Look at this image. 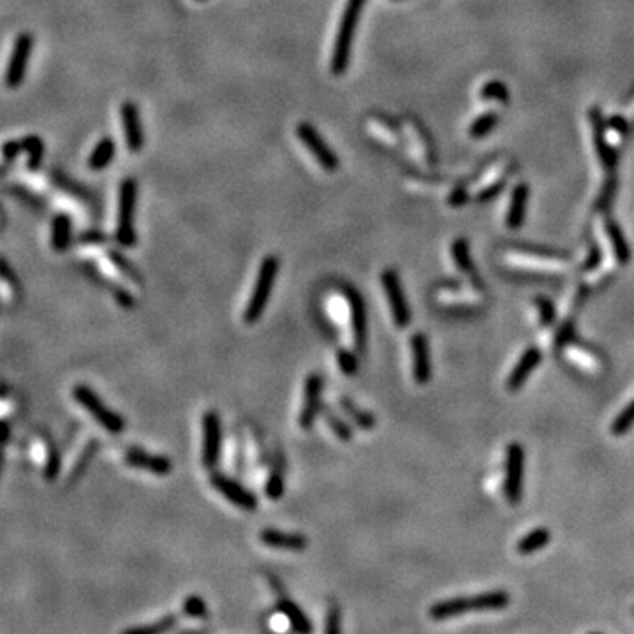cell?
<instances>
[{"instance_id": "obj_31", "label": "cell", "mask_w": 634, "mask_h": 634, "mask_svg": "<svg viewBox=\"0 0 634 634\" xmlns=\"http://www.w3.org/2000/svg\"><path fill=\"white\" fill-rule=\"evenodd\" d=\"M453 260H455V264L458 266V270L462 273L471 275L474 271V266H472V260H471V252H469V244L464 240V238H458L455 244H453Z\"/></svg>"}, {"instance_id": "obj_6", "label": "cell", "mask_w": 634, "mask_h": 634, "mask_svg": "<svg viewBox=\"0 0 634 634\" xmlns=\"http://www.w3.org/2000/svg\"><path fill=\"white\" fill-rule=\"evenodd\" d=\"M201 464L206 471H213L219 464L222 448V422L217 410H206L201 419Z\"/></svg>"}, {"instance_id": "obj_17", "label": "cell", "mask_w": 634, "mask_h": 634, "mask_svg": "<svg viewBox=\"0 0 634 634\" xmlns=\"http://www.w3.org/2000/svg\"><path fill=\"white\" fill-rule=\"evenodd\" d=\"M410 351H413V375L419 386H425L432 377V363H430V347L426 335L414 333L410 338Z\"/></svg>"}, {"instance_id": "obj_29", "label": "cell", "mask_w": 634, "mask_h": 634, "mask_svg": "<svg viewBox=\"0 0 634 634\" xmlns=\"http://www.w3.org/2000/svg\"><path fill=\"white\" fill-rule=\"evenodd\" d=\"M108 257L113 263V266L116 268V271L124 275L125 279L134 282L136 286H141V284H143V277H141V273L138 271V268H136L125 255H122L118 251H109Z\"/></svg>"}, {"instance_id": "obj_12", "label": "cell", "mask_w": 634, "mask_h": 634, "mask_svg": "<svg viewBox=\"0 0 634 634\" xmlns=\"http://www.w3.org/2000/svg\"><path fill=\"white\" fill-rule=\"evenodd\" d=\"M34 50V37L28 32L19 34L15 41L12 48L11 60H9L8 73H6V85L9 89H18L27 74L28 62H30V55Z\"/></svg>"}, {"instance_id": "obj_28", "label": "cell", "mask_w": 634, "mask_h": 634, "mask_svg": "<svg viewBox=\"0 0 634 634\" xmlns=\"http://www.w3.org/2000/svg\"><path fill=\"white\" fill-rule=\"evenodd\" d=\"M284 491H286L284 464L277 462L266 478V483H264V495H266L270 500H279L284 497Z\"/></svg>"}, {"instance_id": "obj_4", "label": "cell", "mask_w": 634, "mask_h": 634, "mask_svg": "<svg viewBox=\"0 0 634 634\" xmlns=\"http://www.w3.org/2000/svg\"><path fill=\"white\" fill-rule=\"evenodd\" d=\"M138 183L134 178H124L118 192V217H116V244L124 248H132L138 244V235L134 229V210Z\"/></svg>"}, {"instance_id": "obj_34", "label": "cell", "mask_w": 634, "mask_h": 634, "mask_svg": "<svg viewBox=\"0 0 634 634\" xmlns=\"http://www.w3.org/2000/svg\"><path fill=\"white\" fill-rule=\"evenodd\" d=\"M96 449H97V442L96 441H90L89 446H87V448L83 449L82 455H80V458L76 460V464H74L73 472H71V476H69V480L76 481V480H80V478H82L83 472H85L87 467H89L90 460H92Z\"/></svg>"}, {"instance_id": "obj_13", "label": "cell", "mask_w": 634, "mask_h": 634, "mask_svg": "<svg viewBox=\"0 0 634 634\" xmlns=\"http://www.w3.org/2000/svg\"><path fill=\"white\" fill-rule=\"evenodd\" d=\"M345 298L349 303V319H351V333L352 342H354L356 352H365L367 349V309H365L363 298L354 287L345 289Z\"/></svg>"}, {"instance_id": "obj_35", "label": "cell", "mask_w": 634, "mask_h": 634, "mask_svg": "<svg viewBox=\"0 0 634 634\" xmlns=\"http://www.w3.org/2000/svg\"><path fill=\"white\" fill-rule=\"evenodd\" d=\"M497 122H499V118H497L495 113H488V115L480 116V118L472 124L471 136L472 138H481V136L488 134V132L497 125Z\"/></svg>"}, {"instance_id": "obj_40", "label": "cell", "mask_w": 634, "mask_h": 634, "mask_svg": "<svg viewBox=\"0 0 634 634\" xmlns=\"http://www.w3.org/2000/svg\"><path fill=\"white\" fill-rule=\"evenodd\" d=\"M21 152H24V143H21V141L11 140V141H8V143H4V147H2V155H4V171H6V167H8L9 164H11L12 161H15V158L21 154Z\"/></svg>"}, {"instance_id": "obj_10", "label": "cell", "mask_w": 634, "mask_h": 634, "mask_svg": "<svg viewBox=\"0 0 634 634\" xmlns=\"http://www.w3.org/2000/svg\"><path fill=\"white\" fill-rule=\"evenodd\" d=\"M210 484H212L213 490H217L219 493L224 497L226 500L236 506L238 509L242 511H252L257 509V497H255L254 491L248 490L247 487L240 483V481L233 480L229 476L226 474H219V472H213L210 476Z\"/></svg>"}, {"instance_id": "obj_20", "label": "cell", "mask_w": 634, "mask_h": 634, "mask_svg": "<svg viewBox=\"0 0 634 634\" xmlns=\"http://www.w3.org/2000/svg\"><path fill=\"white\" fill-rule=\"evenodd\" d=\"M277 606H279L280 613L287 619V622L291 624L293 631H296V634H312V624H310L309 617L294 601L280 597Z\"/></svg>"}, {"instance_id": "obj_1", "label": "cell", "mask_w": 634, "mask_h": 634, "mask_svg": "<svg viewBox=\"0 0 634 634\" xmlns=\"http://www.w3.org/2000/svg\"><path fill=\"white\" fill-rule=\"evenodd\" d=\"M511 597L506 590H490L471 597H451L439 601L430 608L433 620H448L472 611H500L506 610Z\"/></svg>"}, {"instance_id": "obj_36", "label": "cell", "mask_w": 634, "mask_h": 634, "mask_svg": "<svg viewBox=\"0 0 634 634\" xmlns=\"http://www.w3.org/2000/svg\"><path fill=\"white\" fill-rule=\"evenodd\" d=\"M325 634H342V613L338 606H332L328 610Z\"/></svg>"}, {"instance_id": "obj_14", "label": "cell", "mask_w": 634, "mask_h": 634, "mask_svg": "<svg viewBox=\"0 0 634 634\" xmlns=\"http://www.w3.org/2000/svg\"><path fill=\"white\" fill-rule=\"evenodd\" d=\"M124 462L127 464V467L138 469V471H145L148 474L154 476H167L173 471V462L164 455H152L147 449L143 448H127L124 451Z\"/></svg>"}, {"instance_id": "obj_38", "label": "cell", "mask_w": 634, "mask_h": 634, "mask_svg": "<svg viewBox=\"0 0 634 634\" xmlns=\"http://www.w3.org/2000/svg\"><path fill=\"white\" fill-rule=\"evenodd\" d=\"M536 305L539 309V317H541L543 326H552L553 321H555V307H553V303L546 298H538L536 300Z\"/></svg>"}, {"instance_id": "obj_8", "label": "cell", "mask_w": 634, "mask_h": 634, "mask_svg": "<svg viewBox=\"0 0 634 634\" xmlns=\"http://www.w3.org/2000/svg\"><path fill=\"white\" fill-rule=\"evenodd\" d=\"M296 134H298V138L303 143V147H305L307 150L312 154V157L316 158L317 164H319L323 170L328 171V173H335V171L338 170V166H341V161H338V157H336L335 152L329 148V145L326 143L325 138L317 132V129L314 127L312 124H309V122H302V124H298V127H296Z\"/></svg>"}, {"instance_id": "obj_18", "label": "cell", "mask_w": 634, "mask_h": 634, "mask_svg": "<svg viewBox=\"0 0 634 634\" xmlns=\"http://www.w3.org/2000/svg\"><path fill=\"white\" fill-rule=\"evenodd\" d=\"M541 358H543V354L538 347L527 349V351L523 352L522 358L518 360V363L514 365V368L509 374V377H507V381H506L507 390L509 391L520 390V388L525 384L527 377H529V375L536 370V367L541 363Z\"/></svg>"}, {"instance_id": "obj_30", "label": "cell", "mask_w": 634, "mask_h": 634, "mask_svg": "<svg viewBox=\"0 0 634 634\" xmlns=\"http://www.w3.org/2000/svg\"><path fill=\"white\" fill-rule=\"evenodd\" d=\"M174 624H176V615H167L163 617L161 620H155V622L152 624L129 627V629L122 631V634H166Z\"/></svg>"}, {"instance_id": "obj_33", "label": "cell", "mask_w": 634, "mask_h": 634, "mask_svg": "<svg viewBox=\"0 0 634 634\" xmlns=\"http://www.w3.org/2000/svg\"><path fill=\"white\" fill-rule=\"evenodd\" d=\"M336 363H338V367H341L344 375L358 374V367H360V363H358V356H356V352L351 351V349H338V351H336Z\"/></svg>"}, {"instance_id": "obj_5", "label": "cell", "mask_w": 634, "mask_h": 634, "mask_svg": "<svg viewBox=\"0 0 634 634\" xmlns=\"http://www.w3.org/2000/svg\"><path fill=\"white\" fill-rule=\"evenodd\" d=\"M73 399L76 400L78 406H82L96 419L97 425L105 428L108 433L118 435V433L125 430V419L118 413L109 409L102 402L101 397L92 388L87 386V384H78V386L73 388Z\"/></svg>"}, {"instance_id": "obj_22", "label": "cell", "mask_w": 634, "mask_h": 634, "mask_svg": "<svg viewBox=\"0 0 634 634\" xmlns=\"http://www.w3.org/2000/svg\"><path fill=\"white\" fill-rule=\"evenodd\" d=\"M338 404H341V409L344 410L345 416H347V418L354 423V426L365 430V432L375 428L377 422H375L374 414L368 413L367 409H361V407L358 406L354 400H351L349 397H341Z\"/></svg>"}, {"instance_id": "obj_11", "label": "cell", "mask_w": 634, "mask_h": 634, "mask_svg": "<svg viewBox=\"0 0 634 634\" xmlns=\"http://www.w3.org/2000/svg\"><path fill=\"white\" fill-rule=\"evenodd\" d=\"M323 393V377L319 374H309L303 386V402L298 414V426L303 432H310L316 425L317 416L321 414Z\"/></svg>"}, {"instance_id": "obj_39", "label": "cell", "mask_w": 634, "mask_h": 634, "mask_svg": "<svg viewBox=\"0 0 634 634\" xmlns=\"http://www.w3.org/2000/svg\"><path fill=\"white\" fill-rule=\"evenodd\" d=\"M183 610L189 617H203L206 613V604L199 596H190L183 603Z\"/></svg>"}, {"instance_id": "obj_25", "label": "cell", "mask_w": 634, "mask_h": 634, "mask_svg": "<svg viewBox=\"0 0 634 634\" xmlns=\"http://www.w3.org/2000/svg\"><path fill=\"white\" fill-rule=\"evenodd\" d=\"M604 231H606L608 238L611 242V247H613V252H615V257L620 264L629 263L631 260V251L629 245L626 242V236H624L622 229L620 226L617 224L615 221H611V219H606L604 221Z\"/></svg>"}, {"instance_id": "obj_37", "label": "cell", "mask_w": 634, "mask_h": 634, "mask_svg": "<svg viewBox=\"0 0 634 634\" xmlns=\"http://www.w3.org/2000/svg\"><path fill=\"white\" fill-rule=\"evenodd\" d=\"M481 93H483L484 99H495V101L500 102H507V97H509V92L506 90V87L499 82L487 83V87H484Z\"/></svg>"}, {"instance_id": "obj_42", "label": "cell", "mask_w": 634, "mask_h": 634, "mask_svg": "<svg viewBox=\"0 0 634 634\" xmlns=\"http://www.w3.org/2000/svg\"><path fill=\"white\" fill-rule=\"evenodd\" d=\"M80 240H82V244H105L106 236L102 233H85Z\"/></svg>"}, {"instance_id": "obj_26", "label": "cell", "mask_w": 634, "mask_h": 634, "mask_svg": "<svg viewBox=\"0 0 634 634\" xmlns=\"http://www.w3.org/2000/svg\"><path fill=\"white\" fill-rule=\"evenodd\" d=\"M21 143H24V150L27 152L28 171H37L39 167L43 166L44 161V141L39 136L30 134L25 136Z\"/></svg>"}, {"instance_id": "obj_16", "label": "cell", "mask_w": 634, "mask_h": 634, "mask_svg": "<svg viewBox=\"0 0 634 634\" xmlns=\"http://www.w3.org/2000/svg\"><path fill=\"white\" fill-rule=\"evenodd\" d=\"M260 541L264 546L284 552H303L309 546V539L302 532H286L280 529H263L260 532Z\"/></svg>"}, {"instance_id": "obj_3", "label": "cell", "mask_w": 634, "mask_h": 634, "mask_svg": "<svg viewBox=\"0 0 634 634\" xmlns=\"http://www.w3.org/2000/svg\"><path fill=\"white\" fill-rule=\"evenodd\" d=\"M363 6L365 0H347V4H345L338 32H336L335 44H333L332 64H329L333 76H342L347 71L349 60H351L352 41H354L356 28L360 24Z\"/></svg>"}, {"instance_id": "obj_7", "label": "cell", "mask_w": 634, "mask_h": 634, "mask_svg": "<svg viewBox=\"0 0 634 634\" xmlns=\"http://www.w3.org/2000/svg\"><path fill=\"white\" fill-rule=\"evenodd\" d=\"M381 282H383L384 293H386L388 305H390L395 326L400 329L407 328L410 323V309L406 300V294H404V287L402 282H400L399 273L393 268H388V270L381 273Z\"/></svg>"}, {"instance_id": "obj_24", "label": "cell", "mask_w": 634, "mask_h": 634, "mask_svg": "<svg viewBox=\"0 0 634 634\" xmlns=\"http://www.w3.org/2000/svg\"><path fill=\"white\" fill-rule=\"evenodd\" d=\"M552 541V532L545 527H538V529L530 530L529 534H525L518 543H516V552L520 555H532V553L539 552L541 548H545L548 543Z\"/></svg>"}, {"instance_id": "obj_21", "label": "cell", "mask_w": 634, "mask_h": 634, "mask_svg": "<svg viewBox=\"0 0 634 634\" xmlns=\"http://www.w3.org/2000/svg\"><path fill=\"white\" fill-rule=\"evenodd\" d=\"M527 201H529V187L520 183V185L513 190V196H511V203L506 215V222L511 229H518L520 226L523 224V221H525Z\"/></svg>"}, {"instance_id": "obj_27", "label": "cell", "mask_w": 634, "mask_h": 634, "mask_svg": "<svg viewBox=\"0 0 634 634\" xmlns=\"http://www.w3.org/2000/svg\"><path fill=\"white\" fill-rule=\"evenodd\" d=\"M323 418H325V423L328 425V428L332 430L333 435H335L338 441L342 442H351L352 441V428L344 422V419L332 409V407L325 406L321 410Z\"/></svg>"}, {"instance_id": "obj_44", "label": "cell", "mask_w": 634, "mask_h": 634, "mask_svg": "<svg viewBox=\"0 0 634 634\" xmlns=\"http://www.w3.org/2000/svg\"><path fill=\"white\" fill-rule=\"evenodd\" d=\"M590 634H601V633H590Z\"/></svg>"}, {"instance_id": "obj_15", "label": "cell", "mask_w": 634, "mask_h": 634, "mask_svg": "<svg viewBox=\"0 0 634 634\" xmlns=\"http://www.w3.org/2000/svg\"><path fill=\"white\" fill-rule=\"evenodd\" d=\"M122 129H124L125 145L131 152H141L145 147L143 124L140 118V109L132 101H125L120 108Z\"/></svg>"}, {"instance_id": "obj_43", "label": "cell", "mask_w": 634, "mask_h": 634, "mask_svg": "<svg viewBox=\"0 0 634 634\" xmlns=\"http://www.w3.org/2000/svg\"><path fill=\"white\" fill-rule=\"evenodd\" d=\"M197 2H205V0H197Z\"/></svg>"}, {"instance_id": "obj_2", "label": "cell", "mask_w": 634, "mask_h": 634, "mask_svg": "<svg viewBox=\"0 0 634 634\" xmlns=\"http://www.w3.org/2000/svg\"><path fill=\"white\" fill-rule=\"evenodd\" d=\"M280 261L277 255L268 254L260 264L257 277H255L254 287L251 291V296L247 300V305L244 310L245 325H255L263 317L268 303H270L271 293H273L275 280L279 275Z\"/></svg>"}, {"instance_id": "obj_32", "label": "cell", "mask_w": 634, "mask_h": 634, "mask_svg": "<svg viewBox=\"0 0 634 634\" xmlns=\"http://www.w3.org/2000/svg\"><path fill=\"white\" fill-rule=\"evenodd\" d=\"M633 425H634V400L627 404V406L624 407L622 413H619V416L613 419V423H611V433H613V435H619L620 437V435H624L626 432H629V428Z\"/></svg>"}, {"instance_id": "obj_23", "label": "cell", "mask_w": 634, "mask_h": 634, "mask_svg": "<svg viewBox=\"0 0 634 634\" xmlns=\"http://www.w3.org/2000/svg\"><path fill=\"white\" fill-rule=\"evenodd\" d=\"M116 145L113 138L105 136L102 140H99V143L93 147V150L90 152L89 157V167L92 171H102L105 167H108L111 164V161L115 158Z\"/></svg>"}, {"instance_id": "obj_19", "label": "cell", "mask_w": 634, "mask_h": 634, "mask_svg": "<svg viewBox=\"0 0 634 634\" xmlns=\"http://www.w3.org/2000/svg\"><path fill=\"white\" fill-rule=\"evenodd\" d=\"M73 238V221L67 213H57L51 221L50 242L55 252H66Z\"/></svg>"}, {"instance_id": "obj_41", "label": "cell", "mask_w": 634, "mask_h": 634, "mask_svg": "<svg viewBox=\"0 0 634 634\" xmlns=\"http://www.w3.org/2000/svg\"><path fill=\"white\" fill-rule=\"evenodd\" d=\"M599 263H601V251H599V247H597L596 244H592L590 245V254H588V260H587V263H585V270H587V271L596 270L597 264H599Z\"/></svg>"}, {"instance_id": "obj_9", "label": "cell", "mask_w": 634, "mask_h": 634, "mask_svg": "<svg viewBox=\"0 0 634 634\" xmlns=\"http://www.w3.org/2000/svg\"><path fill=\"white\" fill-rule=\"evenodd\" d=\"M523 464H525L523 446L518 442H511L506 449V480H504V493L511 504H518L522 500Z\"/></svg>"}]
</instances>
